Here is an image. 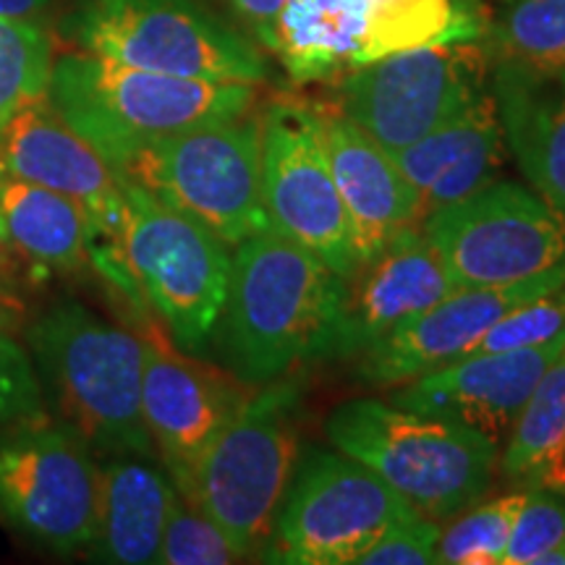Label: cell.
Returning a JSON list of instances; mask_svg holds the SVG:
<instances>
[{
    "instance_id": "1",
    "label": "cell",
    "mask_w": 565,
    "mask_h": 565,
    "mask_svg": "<svg viewBox=\"0 0 565 565\" xmlns=\"http://www.w3.org/2000/svg\"><path fill=\"white\" fill-rule=\"evenodd\" d=\"M343 296L341 275L267 225L233 246L217 356L249 387L328 362Z\"/></svg>"
},
{
    "instance_id": "2",
    "label": "cell",
    "mask_w": 565,
    "mask_h": 565,
    "mask_svg": "<svg viewBox=\"0 0 565 565\" xmlns=\"http://www.w3.org/2000/svg\"><path fill=\"white\" fill-rule=\"evenodd\" d=\"M47 100L118 171L152 141L257 108L259 87L154 74L71 51L53 61Z\"/></svg>"
},
{
    "instance_id": "3",
    "label": "cell",
    "mask_w": 565,
    "mask_h": 565,
    "mask_svg": "<svg viewBox=\"0 0 565 565\" xmlns=\"http://www.w3.org/2000/svg\"><path fill=\"white\" fill-rule=\"evenodd\" d=\"M45 401L97 456L154 454L141 414V341L79 301L24 324Z\"/></svg>"
},
{
    "instance_id": "4",
    "label": "cell",
    "mask_w": 565,
    "mask_h": 565,
    "mask_svg": "<svg viewBox=\"0 0 565 565\" xmlns=\"http://www.w3.org/2000/svg\"><path fill=\"white\" fill-rule=\"evenodd\" d=\"M324 437L391 484L416 513L440 524L484 500L500 466V443L383 398L338 404L324 422Z\"/></svg>"
},
{
    "instance_id": "5",
    "label": "cell",
    "mask_w": 565,
    "mask_h": 565,
    "mask_svg": "<svg viewBox=\"0 0 565 565\" xmlns=\"http://www.w3.org/2000/svg\"><path fill=\"white\" fill-rule=\"evenodd\" d=\"M303 370L254 387L196 466L189 498L221 526L242 561L259 557L299 461Z\"/></svg>"
},
{
    "instance_id": "6",
    "label": "cell",
    "mask_w": 565,
    "mask_h": 565,
    "mask_svg": "<svg viewBox=\"0 0 565 565\" xmlns=\"http://www.w3.org/2000/svg\"><path fill=\"white\" fill-rule=\"evenodd\" d=\"M58 32L76 51L154 74L270 82L263 47L202 0H74Z\"/></svg>"
},
{
    "instance_id": "7",
    "label": "cell",
    "mask_w": 565,
    "mask_h": 565,
    "mask_svg": "<svg viewBox=\"0 0 565 565\" xmlns=\"http://www.w3.org/2000/svg\"><path fill=\"white\" fill-rule=\"evenodd\" d=\"M238 246L270 225L263 202V108L171 134L116 171Z\"/></svg>"
},
{
    "instance_id": "8",
    "label": "cell",
    "mask_w": 565,
    "mask_h": 565,
    "mask_svg": "<svg viewBox=\"0 0 565 565\" xmlns=\"http://www.w3.org/2000/svg\"><path fill=\"white\" fill-rule=\"evenodd\" d=\"M126 217L118 238L129 278L166 335L202 356L212 345L228 294L233 249L200 221L124 181Z\"/></svg>"
},
{
    "instance_id": "9",
    "label": "cell",
    "mask_w": 565,
    "mask_h": 565,
    "mask_svg": "<svg viewBox=\"0 0 565 565\" xmlns=\"http://www.w3.org/2000/svg\"><path fill=\"white\" fill-rule=\"evenodd\" d=\"M416 513L383 479L333 445H309L294 466L259 555L282 565L359 563L385 529Z\"/></svg>"
},
{
    "instance_id": "10",
    "label": "cell",
    "mask_w": 565,
    "mask_h": 565,
    "mask_svg": "<svg viewBox=\"0 0 565 565\" xmlns=\"http://www.w3.org/2000/svg\"><path fill=\"white\" fill-rule=\"evenodd\" d=\"M100 461L66 422L42 414L0 429V521L58 555L87 553L97 532Z\"/></svg>"
},
{
    "instance_id": "11",
    "label": "cell",
    "mask_w": 565,
    "mask_h": 565,
    "mask_svg": "<svg viewBox=\"0 0 565 565\" xmlns=\"http://www.w3.org/2000/svg\"><path fill=\"white\" fill-rule=\"evenodd\" d=\"M490 71L482 38L443 42L349 71L328 103L395 154L484 97Z\"/></svg>"
},
{
    "instance_id": "12",
    "label": "cell",
    "mask_w": 565,
    "mask_h": 565,
    "mask_svg": "<svg viewBox=\"0 0 565 565\" xmlns=\"http://www.w3.org/2000/svg\"><path fill=\"white\" fill-rule=\"evenodd\" d=\"M419 228L458 288L511 286L565 267V210L524 183L494 179Z\"/></svg>"
},
{
    "instance_id": "13",
    "label": "cell",
    "mask_w": 565,
    "mask_h": 565,
    "mask_svg": "<svg viewBox=\"0 0 565 565\" xmlns=\"http://www.w3.org/2000/svg\"><path fill=\"white\" fill-rule=\"evenodd\" d=\"M263 202L270 228L312 252L343 280L359 270L317 103L275 97L263 108Z\"/></svg>"
},
{
    "instance_id": "14",
    "label": "cell",
    "mask_w": 565,
    "mask_h": 565,
    "mask_svg": "<svg viewBox=\"0 0 565 565\" xmlns=\"http://www.w3.org/2000/svg\"><path fill=\"white\" fill-rule=\"evenodd\" d=\"M141 341V414L154 454L181 494L189 492L202 456L254 387L225 366L181 351L166 330L145 324Z\"/></svg>"
},
{
    "instance_id": "15",
    "label": "cell",
    "mask_w": 565,
    "mask_h": 565,
    "mask_svg": "<svg viewBox=\"0 0 565 565\" xmlns=\"http://www.w3.org/2000/svg\"><path fill=\"white\" fill-rule=\"evenodd\" d=\"M563 345L565 330L540 345L456 359L391 387L387 401L406 412L477 429L503 448L521 408Z\"/></svg>"
},
{
    "instance_id": "16",
    "label": "cell",
    "mask_w": 565,
    "mask_h": 565,
    "mask_svg": "<svg viewBox=\"0 0 565 565\" xmlns=\"http://www.w3.org/2000/svg\"><path fill=\"white\" fill-rule=\"evenodd\" d=\"M0 171L76 202L97 238L118 244L126 200L116 171L55 113L47 97L0 126Z\"/></svg>"
},
{
    "instance_id": "17",
    "label": "cell",
    "mask_w": 565,
    "mask_h": 565,
    "mask_svg": "<svg viewBox=\"0 0 565 565\" xmlns=\"http://www.w3.org/2000/svg\"><path fill=\"white\" fill-rule=\"evenodd\" d=\"M563 282L565 267L511 286L458 288L448 299L435 303L429 312L416 317L359 356V377L380 391L383 387L391 391L424 372L456 362L492 324Z\"/></svg>"
},
{
    "instance_id": "18",
    "label": "cell",
    "mask_w": 565,
    "mask_h": 565,
    "mask_svg": "<svg viewBox=\"0 0 565 565\" xmlns=\"http://www.w3.org/2000/svg\"><path fill=\"white\" fill-rule=\"evenodd\" d=\"M458 291V282L419 225L393 238L345 280L330 359H359Z\"/></svg>"
},
{
    "instance_id": "19",
    "label": "cell",
    "mask_w": 565,
    "mask_h": 565,
    "mask_svg": "<svg viewBox=\"0 0 565 565\" xmlns=\"http://www.w3.org/2000/svg\"><path fill=\"white\" fill-rule=\"evenodd\" d=\"M324 152L351 223L359 265L422 223L419 196L398 162L330 103H317Z\"/></svg>"
},
{
    "instance_id": "20",
    "label": "cell",
    "mask_w": 565,
    "mask_h": 565,
    "mask_svg": "<svg viewBox=\"0 0 565 565\" xmlns=\"http://www.w3.org/2000/svg\"><path fill=\"white\" fill-rule=\"evenodd\" d=\"M419 196L422 221L498 179L508 158L503 129L487 92L448 124L393 154Z\"/></svg>"
},
{
    "instance_id": "21",
    "label": "cell",
    "mask_w": 565,
    "mask_h": 565,
    "mask_svg": "<svg viewBox=\"0 0 565 565\" xmlns=\"http://www.w3.org/2000/svg\"><path fill=\"white\" fill-rule=\"evenodd\" d=\"M490 95L508 154L534 192L565 210V71L492 63Z\"/></svg>"
},
{
    "instance_id": "22",
    "label": "cell",
    "mask_w": 565,
    "mask_h": 565,
    "mask_svg": "<svg viewBox=\"0 0 565 565\" xmlns=\"http://www.w3.org/2000/svg\"><path fill=\"white\" fill-rule=\"evenodd\" d=\"M179 487L158 456L110 454L100 461L97 532L89 561L110 565L154 563Z\"/></svg>"
},
{
    "instance_id": "23",
    "label": "cell",
    "mask_w": 565,
    "mask_h": 565,
    "mask_svg": "<svg viewBox=\"0 0 565 565\" xmlns=\"http://www.w3.org/2000/svg\"><path fill=\"white\" fill-rule=\"evenodd\" d=\"M0 217L13 252L34 275H71L89 263L95 225L66 196L0 171Z\"/></svg>"
},
{
    "instance_id": "24",
    "label": "cell",
    "mask_w": 565,
    "mask_h": 565,
    "mask_svg": "<svg viewBox=\"0 0 565 565\" xmlns=\"http://www.w3.org/2000/svg\"><path fill=\"white\" fill-rule=\"evenodd\" d=\"M364 0H286L273 55L294 84H335L356 68Z\"/></svg>"
},
{
    "instance_id": "25",
    "label": "cell",
    "mask_w": 565,
    "mask_h": 565,
    "mask_svg": "<svg viewBox=\"0 0 565 565\" xmlns=\"http://www.w3.org/2000/svg\"><path fill=\"white\" fill-rule=\"evenodd\" d=\"M484 19L475 0H364L356 68L393 53L479 40Z\"/></svg>"
},
{
    "instance_id": "26",
    "label": "cell",
    "mask_w": 565,
    "mask_h": 565,
    "mask_svg": "<svg viewBox=\"0 0 565 565\" xmlns=\"http://www.w3.org/2000/svg\"><path fill=\"white\" fill-rule=\"evenodd\" d=\"M565 458V345L547 366L511 435L500 448L498 475L521 490L542 487Z\"/></svg>"
},
{
    "instance_id": "27",
    "label": "cell",
    "mask_w": 565,
    "mask_h": 565,
    "mask_svg": "<svg viewBox=\"0 0 565 565\" xmlns=\"http://www.w3.org/2000/svg\"><path fill=\"white\" fill-rule=\"evenodd\" d=\"M482 42L492 63L565 71V0H503L484 19Z\"/></svg>"
},
{
    "instance_id": "28",
    "label": "cell",
    "mask_w": 565,
    "mask_h": 565,
    "mask_svg": "<svg viewBox=\"0 0 565 565\" xmlns=\"http://www.w3.org/2000/svg\"><path fill=\"white\" fill-rule=\"evenodd\" d=\"M53 61L51 32L38 19L0 17V126L47 97Z\"/></svg>"
},
{
    "instance_id": "29",
    "label": "cell",
    "mask_w": 565,
    "mask_h": 565,
    "mask_svg": "<svg viewBox=\"0 0 565 565\" xmlns=\"http://www.w3.org/2000/svg\"><path fill=\"white\" fill-rule=\"evenodd\" d=\"M526 490L479 500L456 519L445 521L437 542V563L445 565H503L515 519L524 508Z\"/></svg>"
},
{
    "instance_id": "30",
    "label": "cell",
    "mask_w": 565,
    "mask_h": 565,
    "mask_svg": "<svg viewBox=\"0 0 565 565\" xmlns=\"http://www.w3.org/2000/svg\"><path fill=\"white\" fill-rule=\"evenodd\" d=\"M242 555L233 550L228 536L215 521L207 519L192 500L179 492L162 532L154 563L160 565H228L238 563Z\"/></svg>"
},
{
    "instance_id": "31",
    "label": "cell",
    "mask_w": 565,
    "mask_h": 565,
    "mask_svg": "<svg viewBox=\"0 0 565 565\" xmlns=\"http://www.w3.org/2000/svg\"><path fill=\"white\" fill-rule=\"evenodd\" d=\"M565 545V494L550 487H529L515 519L503 565H536L542 555Z\"/></svg>"
},
{
    "instance_id": "32",
    "label": "cell",
    "mask_w": 565,
    "mask_h": 565,
    "mask_svg": "<svg viewBox=\"0 0 565 565\" xmlns=\"http://www.w3.org/2000/svg\"><path fill=\"white\" fill-rule=\"evenodd\" d=\"M565 330V282L542 294L540 299L524 303L515 312L503 317L498 324H492L479 341L471 345L463 356H477V353L494 351H513L526 349V345H540L553 341ZM461 356V359H463Z\"/></svg>"
},
{
    "instance_id": "33",
    "label": "cell",
    "mask_w": 565,
    "mask_h": 565,
    "mask_svg": "<svg viewBox=\"0 0 565 565\" xmlns=\"http://www.w3.org/2000/svg\"><path fill=\"white\" fill-rule=\"evenodd\" d=\"M45 412L38 370L26 343L13 333H0V429L11 424L38 419Z\"/></svg>"
},
{
    "instance_id": "34",
    "label": "cell",
    "mask_w": 565,
    "mask_h": 565,
    "mask_svg": "<svg viewBox=\"0 0 565 565\" xmlns=\"http://www.w3.org/2000/svg\"><path fill=\"white\" fill-rule=\"evenodd\" d=\"M443 524L422 513H408L395 521L366 553L359 557L362 565H429L437 563V542Z\"/></svg>"
},
{
    "instance_id": "35",
    "label": "cell",
    "mask_w": 565,
    "mask_h": 565,
    "mask_svg": "<svg viewBox=\"0 0 565 565\" xmlns=\"http://www.w3.org/2000/svg\"><path fill=\"white\" fill-rule=\"evenodd\" d=\"M221 6L223 17L257 42L265 53L275 51V30L286 0H212Z\"/></svg>"
},
{
    "instance_id": "36",
    "label": "cell",
    "mask_w": 565,
    "mask_h": 565,
    "mask_svg": "<svg viewBox=\"0 0 565 565\" xmlns=\"http://www.w3.org/2000/svg\"><path fill=\"white\" fill-rule=\"evenodd\" d=\"M26 320V303L21 299L13 280L0 275V333L17 335L24 328Z\"/></svg>"
},
{
    "instance_id": "37",
    "label": "cell",
    "mask_w": 565,
    "mask_h": 565,
    "mask_svg": "<svg viewBox=\"0 0 565 565\" xmlns=\"http://www.w3.org/2000/svg\"><path fill=\"white\" fill-rule=\"evenodd\" d=\"M55 0H0V17L9 19H38Z\"/></svg>"
},
{
    "instance_id": "38",
    "label": "cell",
    "mask_w": 565,
    "mask_h": 565,
    "mask_svg": "<svg viewBox=\"0 0 565 565\" xmlns=\"http://www.w3.org/2000/svg\"><path fill=\"white\" fill-rule=\"evenodd\" d=\"M21 259L19 254L13 252V246L9 242V233H6V225H3V217H0V275L3 278H13V273L19 270Z\"/></svg>"
},
{
    "instance_id": "39",
    "label": "cell",
    "mask_w": 565,
    "mask_h": 565,
    "mask_svg": "<svg viewBox=\"0 0 565 565\" xmlns=\"http://www.w3.org/2000/svg\"><path fill=\"white\" fill-rule=\"evenodd\" d=\"M542 487H550V490L565 494V469H555L553 475L545 479V484H542Z\"/></svg>"
},
{
    "instance_id": "40",
    "label": "cell",
    "mask_w": 565,
    "mask_h": 565,
    "mask_svg": "<svg viewBox=\"0 0 565 565\" xmlns=\"http://www.w3.org/2000/svg\"><path fill=\"white\" fill-rule=\"evenodd\" d=\"M561 469H565V458H563V463H561Z\"/></svg>"
},
{
    "instance_id": "41",
    "label": "cell",
    "mask_w": 565,
    "mask_h": 565,
    "mask_svg": "<svg viewBox=\"0 0 565 565\" xmlns=\"http://www.w3.org/2000/svg\"><path fill=\"white\" fill-rule=\"evenodd\" d=\"M475 3H482V0H475Z\"/></svg>"
}]
</instances>
